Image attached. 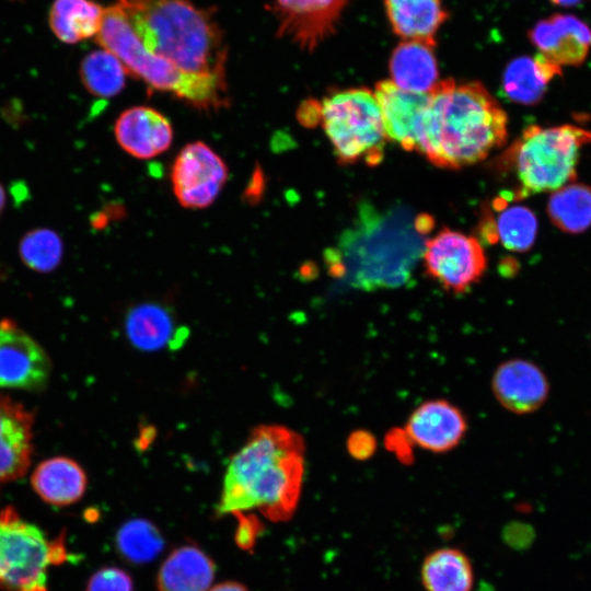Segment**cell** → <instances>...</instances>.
Instances as JSON below:
<instances>
[{"label": "cell", "instance_id": "2e32d148", "mask_svg": "<svg viewBox=\"0 0 591 591\" xmlns=\"http://www.w3.org/2000/svg\"><path fill=\"white\" fill-rule=\"evenodd\" d=\"M463 413L445 399L419 405L406 422V434L419 448L443 453L454 449L466 432Z\"/></svg>", "mask_w": 591, "mask_h": 591}, {"label": "cell", "instance_id": "603a6c76", "mask_svg": "<svg viewBox=\"0 0 591 591\" xmlns=\"http://www.w3.org/2000/svg\"><path fill=\"white\" fill-rule=\"evenodd\" d=\"M384 4L397 36L436 45L434 35L448 19L441 0H384Z\"/></svg>", "mask_w": 591, "mask_h": 591}, {"label": "cell", "instance_id": "f1b7e54d", "mask_svg": "<svg viewBox=\"0 0 591 591\" xmlns=\"http://www.w3.org/2000/svg\"><path fill=\"white\" fill-rule=\"evenodd\" d=\"M496 220L491 221L496 241L510 251L526 252L536 239L537 219L533 211L524 206H507L499 208Z\"/></svg>", "mask_w": 591, "mask_h": 591}, {"label": "cell", "instance_id": "7c38bea8", "mask_svg": "<svg viewBox=\"0 0 591 591\" xmlns=\"http://www.w3.org/2000/svg\"><path fill=\"white\" fill-rule=\"evenodd\" d=\"M349 0H275L278 35L289 37L300 48L315 49L336 30Z\"/></svg>", "mask_w": 591, "mask_h": 591}, {"label": "cell", "instance_id": "7a4b0ae2", "mask_svg": "<svg viewBox=\"0 0 591 591\" xmlns=\"http://www.w3.org/2000/svg\"><path fill=\"white\" fill-rule=\"evenodd\" d=\"M304 477V441L279 425L255 428L231 457L223 478L219 514L257 510L274 522L296 512Z\"/></svg>", "mask_w": 591, "mask_h": 591}, {"label": "cell", "instance_id": "ac0fdd59", "mask_svg": "<svg viewBox=\"0 0 591 591\" xmlns=\"http://www.w3.org/2000/svg\"><path fill=\"white\" fill-rule=\"evenodd\" d=\"M114 132L123 150L138 159H151L163 153L173 140L169 119L148 106L124 111L116 119Z\"/></svg>", "mask_w": 591, "mask_h": 591}, {"label": "cell", "instance_id": "e575fe53", "mask_svg": "<svg viewBox=\"0 0 591 591\" xmlns=\"http://www.w3.org/2000/svg\"><path fill=\"white\" fill-rule=\"evenodd\" d=\"M320 115L321 105H317L313 101H308L299 109V119L306 126H309L311 123L314 124L315 121H318Z\"/></svg>", "mask_w": 591, "mask_h": 591}, {"label": "cell", "instance_id": "d6986e66", "mask_svg": "<svg viewBox=\"0 0 591 591\" xmlns=\"http://www.w3.org/2000/svg\"><path fill=\"white\" fill-rule=\"evenodd\" d=\"M124 329L131 346L146 352L175 349L187 337L173 312L157 302H142L128 310Z\"/></svg>", "mask_w": 591, "mask_h": 591}, {"label": "cell", "instance_id": "d6a6232c", "mask_svg": "<svg viewBox=\"0 0 591 591\" xmlns=\"http://www.w3.org/2000/svg\"><path fill=\"white\" fill-rule=\"evenodd\" d=\"M534 536V529L521 522H512L503 531L505 541L514 548L529 547Z\"/></svg>", "mask_w": 591, "mask_h": 591}, {"label": "cell", "instance_id": "8992f818", "mask_svg": "<svg viewBox=\"0 0 591 591\" xmlns=\"http://www.w3.org/2000/svg\"><path fill=\"white\" fill-rule=\"evenodd\" d=\"M589 142L591 131L573 125L524 129L505 155L519 181L517 196L555 192L575 181L580 149Z\"/></svg>", "mask_w": 591, "mask_h": 591}, {"label": "cell", "instance_id": "3957f363", "mask_svg": "<svg viewBox=\"0 0 591 591\" xmlns=\"http://www.w3.org/2000/svg\"><path fill=\"white\" fill-rule=\"evenodd\" d=\"M508 116L480 82L439 81L420 119L417 152L442 169L483 161L505 144Z\"/></svg>", "mask_w": 591, "mask_h": 591}, {"label": "cell", "instance_id": "f546056e", "mask_svg": "<svg viewBox=\"0 0 591 591\" xmlns=\"http://www.w3.org/2000/svg\"><path fill=\"white\" fill-rule=\"evenodd\" d=\"M63 244L57 232L37 228L23 235L19 255L24 265L37 273H50L62 259Z\"/></svg>", "mask_w": 591, "mask_h": 591}, {"label": "cell", "instance_id": "9a60e30c", "mask_svg": "<svg viewBox=\"0 0 591 591\" xmlns=\"http://www.w3.org/2000/svg\"><path fill=\"white\" fill-rule=\"evenodd\" d=\"M373 93L386 139L406 151H416L420 119L429 104L430 92H408L391 80H383L375 84Z\"/></svg>", "mask_w": 591, "mask_h": 591}, {"label": "cell", "instance_id": "d590c367", "mask_svg": "<svg viewBox=\"0 0 591 591\" xmlns=\"http://www.w3.org/2000/svg\"><path fill=\"white\" fill-rule=\"evenodd\" d=\"M208 591H248L243 584L234 581H225L211 587Z\"/></svg>", "mask_w": 591, "mask_h": 591}, {"label": "cell", "instance_id": "8d00e7d4", "mask_svg": "<svg viewBox=\"0 0 591 591\" xmlns=\"http://www.w3.org/2000/svg\"><path fill=\"white\" fill-rule=\"evenodd\" d=\"M551 1L558 5L570 7V5L578 4L582 2L583 0H551Z\"/></svg>", "mask_w": 591, "mask_h": 591}, {"label": "cell", "instance_id": "44dd1931", "mask_svg": "<svg viewBox=\"0 0 591 591\" xmlns=\"http://www.w3.org/2000/svg\"><path fill=\"white\" fill-rule=\"evenodd\" d=\"M434 46L420 40L401 42L389 61L391 81L408 92L429 93L439 82Z\"/></svg>", "mask_w": 591, "mask_h": 591}, {"label": "cell", "instance_id": "277c9868", "mask_svg": "<svg viewBox=\"0 0 591 591\" xmlns=\"http://www.w3.org/2000/svg\"><path fill=\"white\" fill-rule=\"evenodd\" d=\"M117 4L150 53L187 73L227 82L228 47L209 11L192 0H118Z\"/></svg>", "mask_w": 591, "mask_h": 591}, {"label": "cell", "instance_id": "5bb4252c", "mask_svg": "<svg viewBox=\"0 0 591 591\" xmlns=\"http://www.w3.org/2000/svg\"><path fill=\"white\" fill-rule=\"evenodd\" d=\"M491 389L502 407L524 415L537 410L546 402L549 383L538 366L518 358L498 366L491 379Z\"/></svg>", "mask_w": 591, "mask_h": 591}, {"label": "cell", "instance_id": "7402d4cb", "mask_svg": "<svg viewBox=\"0 0 591 591\" xmlns=\"http://www.w3.org/2000/svg\"><path fill=\"white\" fill-rule=\"evenodd\" d=\"M215 564L200 548L184 545L174 549L161 565L159 591H208L215 578Z\"/></svg>", "mask_w": 591, "mask_h": 591}, {"label": "cell", "instance_id": "6da1fadb", "mask_svg": "<svg viewBox=\"0 0 591 591\" xmlns=\"http://www.w3.org/2000/svg\"><path fill=\"white\" fill-rule=\"evenodd\" d=\"M432 228L429 215L361 204L337 246L325 253L328 269L366 291L403 286L422 256L426 235Z\"/></svg>", "mask_w": 591, "mask_h": 591}, {"label": "cell", "instance_id": "ffe728a7", "mask_svg": "<svg viewBox=\"0 0 591 591\" xmlns=\"http://www.w3.org/2000/svg\"><path fill=\"white\" fill-rule=\"evenodd\" d=\"M31 485L44 502L66 507L83 497L88 478L78 462L67 456H55L36 466L31 476Z\"/></svg>", "mask_w": 591, "mask_h": 591}, {"label": "cell", "instance_id": "5b68a950", "mask_svg": "<svg viewBox=\"0 0 591 591\" xmlns=\"http://www.w3.org/2000/svg\"><path fill=\"white\" fill-rule=\"evenodd\" d=\"M95 39L123 63L128 74L143 80L151 88L172 93L201 109H218L227 105V82L187 73L150 53L118 4L103 9Z\"/></svg>", "mask_w": 591, "mask_h": 591}, {"label": "cell", "instance_id": "ba28073f", "mask_svg": "<svg viewBox=\"0 0 591 591\" xmlns=\"http://www.w3.org/2000/svg\"><path fill=\"white\" fill-rule=\"evenodd\" d=\"M67 559L63 537L53 541L11 507L0 510V589L47 591L49 566Z\"/></svg>", "mask_w": 591, "mask_h": 591}, {"label": "cell", "instance_id": "74e56055", "mask_svg": "<svg viewBox=\"0 0 591 591\" xmlns=\"http://www.w3.org/2000/svg\"><path fill=\"white\" fill-rule=\"evenodd\" d=\"M4 206H5V192L2 185L0 184V215L2 210L4 209Z\"/></svg>", "mask_w": 591, "mask_h": 591}, {"label": "cell", "instance_id": "4dcf8cb0", "mask_svg": "<svg viewBox=\"0 0 591 591\" xmlns=\"http://www.w3.org/2000/svg\"><path fill=\"white\" fill-rule=\"evenodd\" d=\"M116 545L120 554L135 564L152 560L163 548L158 529L146 520L126 522L117 532Z\"/></svg>", "mask_w": 591, "mask_h": 591}, {"label": "cell", "instance_id": "30bf717a", "mask_svg": "<svg viewBox=\"0 0 591 591\" xmlns=\"http://www.w3.org/2000/svg\"><path fill=\"white\" fill-rule=\"evenodd\" d=\"M228 179L224 161L206 143L185 146L174 160L171 171L173 192L186 208L210 206Z\"/></svg>", "mask_w": 591, "mask_h": 591}, {"label": "cell", "instance_id": "e0dca14e", "mask_svg": "<svg viewBox=\"0 0 591 591\" xmlns=\"http://www.w3.org/2000/svg\"><path fill=\"white\" fill-rule=\"evenodd\" d=\"M529 38L540 54L559 67L579 66L591 48V28L570 14H554L538 21Z\"/></svg>", "mask_w": 591, "mask_h": 591}, {"label": "cell", "instance_id": "4316f807", "mask_svg": "<svg viewBox=\"0 0 591 591\" xmlns=\"http://www.w3.org/2000/svg\"><path fill=\"white\" fill-rule=\"evenodd\" d=\"M551 221L567 233H581L591 227V187L567 184L553 192L547 202Z\"/></svg>", "mask_w": 591, "mask_h": 591}, {"label": "cell", "instance_id": "484cf974", "mask_svg": "<svg viewBox=\"0 0 591 591\" xmlns=\"http://www.w3.org/2000/svg\"><path fill=\"white\" fill-rule=\"evenodd\" d=\"M103 9L91 0H55L49 25L62 42L74 44L96 35Z\"/></svg>", "mask_w": 591, "mask_h": 591}, {"label": "cell", "instance_id": "1f68e13d", "mask_svg": "<svg viewBox=\"0 0 591 591\" xmlns=\"http://www.w3.org/2000/svg\"><path fill=\"white\" fill-rule=\"evenodd\" d=\"M131 577L117 567H104L89 579L86 591H132Z\"/></svg>", "mask_w": 591, "mask_h": 591}, {"label": "cell", "instance_id": "d4e9b609", "mask_svg": "<svg viewBox=\"0 0 591 591\" xmlns=\"http://www.w3.org/2000/svg\"><path fill=\"white\" fill-rule=\"evenodd\" d=\"M420 579L426 591H472L473 565L459 548H438L425 557Z\"/></svg>", "mask_w": 591, "mask_h": 591}, {"label": "cell", "instance_id": "8fae6325", "mask_svg": "<svg viewBox=\"0 0 591 591\" xmlns=\"http://www.w3.org/2000/svg\"><path fill=\"white\" fill-rule=\"evenodd\" d=\"M50 360L43 347L12 320L0 321V387L39 391L48 383Z\"/></svg>", "mask_w": 591, "mask_h": 591}, {"label": "cell", "instance_id": "cb8c5ba5", "mask_svg": "<svg viewBox=\"0 0 591 591\" xmlns=\"http://www.w3.org/2000/svg\"><path fill=\"white\" fill-rule=\"evenodd\" d=\"M559 74L561 67L540 53L533 58L521 56L507 65L502 74V91L512 102L533 105L543 99L547 84Z\"/></svg>", "mask_w": 591, "mask_h": 591}, {"label": "cell", "instance_id": "4fadbf2b", "mask_svg": "<svg viewBox=\"0 0 591 591\" xmlns=\"http://www.w3.org/2000/svg\"><path fill=\"white\" fill-rule=\"evenodd\" d=\"M34 414L0 393V489L22 478L31 466Z\"/></svg>", "mask_w": 591, "mask_h": 591}, {"label": "cell", "instance_id": "9c48e42d", "mask_svg": "<svg viewBox=\"0 0 591 591\" xmlns=\"http://www.w3.org/2000/svg\"><path fill=\"white\" fill-rule=\"evenodd\" d=\"M421 257L428 276L454 293L467 291L487 267L479 241L448 228L426 241Z\"/></svg>", "mask_w": 591, "mask_h": 591}, {"label": "cell", "instance_id": "83f0119b", "mask_svg": "<svg viewBox=\"0 0 591 591\" xmlns=\"http://www.w3.org/2000/svg\"><path fill=\"white\" fill-rule=\"evenodd\" d=\"M79 73L83 85L91 94L112 97L124 89L127 71L112 53L99 49L83 58Z\"/></svg>", "mask_w": 591, "mask_h": 591}, {"label": "cell", "instance_id": "836d02e7", "mask_svg": "<svg viewBox=\"0 0 591 591\" xmlns=\"http://www.w3.org/2000/svg\"><path fill=\"white\" fill-rule=\"evenodd\" d=\"M374 449L375 440L370 433L366 431L354 432L349 437V453L358 460H366L370 457L373 454Z\"/></svg>", "mask_w": 591, "mask_h": 591}, {"label": "cell", "instance_id": "52a82bcc", "mask_svg": "<svg viewBox=\"0 0 591 591\" xmlns=\"http://www.w3.org/2000/svg\"><path fill=\"white\" fill-rule=\"evenodd\" d=\"M320 120L341 164L374 166L383 159L385 134L374 93L366 88L336 91L324 97Z\"/></svg>", "mask_w": 591, "mask_h": 591}]
</instances>
